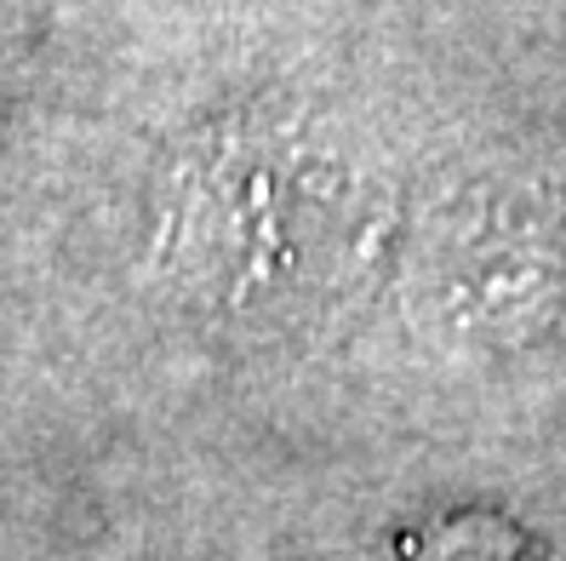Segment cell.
Instances as JSON below:
<instances>
[{
	"label": "cell",
	"mask_w": 566,
	"mask_h": 561,
	"mask_svg": "<svg viewBox=\"0 0 566 561\" xmlns=\"http://www.w3.org/2000/svg\"><path fill=\"white\" fill-rule=\"evenodd\" d=\"M407 561H538V550L497 516H452L441 527H429L407 550Z\"/></svg>",
	"instance_id": "cell-1"
}]
</instances>
